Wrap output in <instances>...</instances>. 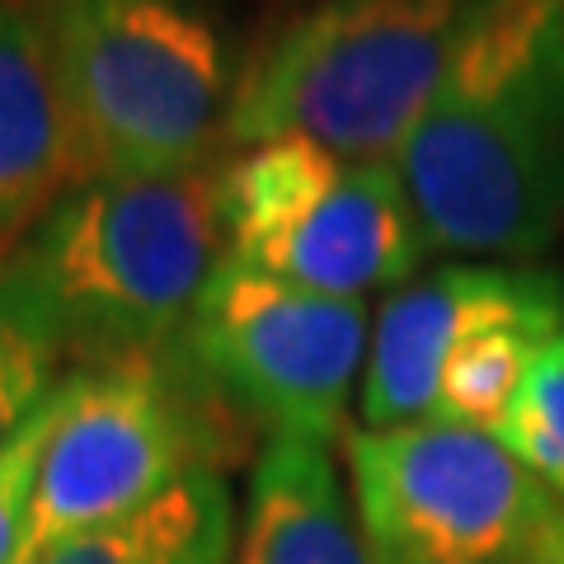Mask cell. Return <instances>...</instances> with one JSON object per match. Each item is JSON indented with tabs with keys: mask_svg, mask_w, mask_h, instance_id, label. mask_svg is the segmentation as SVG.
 <instances>
[{
	"mask_svg": "<svg viewBox=\"0 0 564 564\" xmlns=\"http://www.w3.org/2000/svg\"><path fill=\"white\" fill-rule=\"evenodd\" d=\"M395 165L429 254L551 250L564 231V0H475Z\"/></svg>",
	"mask_w": 564,
	"mask_h": 564,
	"instance_id": "cell-1",
	"label": "cell"
},
{
	"mask_svg": "<svg viewBox=\"0 0 564 564\" xmlns=\"http://www.w3.org/2000/svg\"><path fill=\"white\" fill-rule=\"evenodd\" d=\"M221 259V165H203L85 180L6 269L47 311L66 362L109 367L180 339Z\"/></svg>",
	"mask_w": 564,
	"mask_h": 564,
	"instance_id": "cell-2",
	"label": "cell"
},
{
	"mask_svg": "<svg viewBox=\"0 0 564 564\" xmlns=\"http://www.w3.org/2000/svg\"><path fill=\"white\" fill-rule=\"evenodd\" d=\"M475 0H306L236 66L221 147L306 137L395 161L437 95Z\"/></svg>",
	"mask_w": 564,
	"mask_h": 564,
	"instance_id": "cell-3",
	"label": "cell"
},
{
	"mask_svg": "<svg viewBox=\"0 0 564 564\" xmlns=\"http://www.w3.org/2000/svg\"><path fill=\"white\" fill-rule=\"evenodd\" d=\"M259 433L193 372L180 339L151 358L70 367L57 395L20 564L137 513L188 475L254 466Z\"/></svg>",
	"mask_w": 564,
	"mask_h": 564,
	"instance_id": "cell-4",
	"label": "cell"
},
{
	"mask_svg": "<svg viewBox=\"0 0 564 564\" xmlns=\"http://www.w3.org/2000/svg\"><path fill=\"white\" fill-rule=\"evenodd\" d=\"M52 39L85 180L217 165L236 66L198 0H29Z\"/></svg>",
	"mask_w": 564,
	"mask_h": 564,
	"instance_id": "cell-5",
	"label": "cell"
},
{
	"mask_svg": "<svg viewBox=\"0 0 564 564\" xmlns=\"http://www.w3.org/2000/svg\"><path fill=\"white\" fill-rule=\"evenodd\" d=\"M221 226L226 259L352 302L404 288L429 254L395 161H352L306 137L221 165Z\"/></svg>",
	"mask_w": 564,
	"mask_h": 564,
	"instance_id": "cell-6",
	"label": "cell"
},
{
	"mask_svg": "<svg viewBox=\"0 0 564 564\" xmlns=\"http://www.w3.org/2000/svg\"><path fill=\"white\" fill-rule=\"evenodd\" d=\"M372 564H545L564 499L489 433L419 419L344 433Z\"/></svg>",
	"mask_w": 564,
	"mask_h": 564,
	"instance_id": "cell-7",
	"label": "cell"
},
{
	"mask_svg": "<svg viewBox=\"0 0 564 564\" xmlns=\"http://www.w3.org/2000/svg\"><path fill=\"white\" fill-rule=\"evenodd\" d=\"M180 348L263 443L296 437L329 447L352 429L348 410L367 372L372 315L352 296L306 292L221 259Z\"/></svg>",
	"mask_w": 564,
	"mask_h": 564,
	"instance_id": "cell-8",
	"label": "cell"
},
{
	"mask_svg": "<svg viewBox=\"0 0 564 564\" xmlns=\"http://www.w3.org/2000/svg\"><path fill=\"white\" fill-rule=\"evenodd\" d=\"M508 321L564 329V278L527 263H443L381 302L358 414L362 429L433 419L443 367L470 334Z\"/></svg>",
	"mask_w": 564,
	"mask_h": 564,
	"instance_id": "cell-9",
	"label": "cell"
},
{
	"mask_svg": "<svg viewBox=\"0 0 564 564\" xmlns=\"http://www.w3.org/2000/svg\"><path fill=\"white\" fill-rule=\"evenodd\" d=\"M80 184L85 151L52 39L29 0H0V269Z\"/></svg>",
	"mask_w": 564,
	"mask_h": 564,
	"instance_id": "cell-10",
	"label": "cell"
},
{
	"mask_svg": "<svg viewBox=\"0 0 564 564\" xmlns=\"http://www.w3.org/2000/svg\"><path fill=\"white\" fill-rule=\"evenodd\" d=\"M231 564H372L348 480L329 447L296 437L259 447Z\"/></svg>",
	"mask_w": 564,
	"mask_h": 564,
	"instance_id": "cell-11",
	"label": "cell"
},
{
	"mask_svg": "<svg viewBox=\"0 0 564 564\" xmlns=\"http://www.w3.org/2000/svg\"><path fill=\"white\" fill-rule=\"evenodd\" d=\"M236 499L226 475H188L137 513L70 536L39 564H231Z\"/></svg>",
	"mask_w": 564,
	"mask_h": 564,
	"instance_id": "cell-12",
	"label": "cell"
},
{
	"mask_svg": "<svg viewBox=\"0 0 564 564\" xmlns=\"http://www.w3.org/2000/svg\"><path fill=\"white\" fill-rule=\"evenodd\" d=\"M551 334H560V329L541 325V321H508V325H489L480 334H470L443 367L433 419L456 423V429L494 433V423L503 419L508 400L518 395L532 352L551 339Z\"/></svg>",
	"mask_w": 564,
	"mask_h": 564,
	"instance_id": "cell-13",
	"label": "cell"
},
{
	"mask_svg": "<svg viewBox=\"0 0 564 564\" xmlns=\"http://www.w3.org/2000/svg\"><path fill=\"white\" fill-rule=\"evenodd\" d=\"M66 377V348L47 311L10 269H0V452L47 410Z\"/></svg>",
	"mask_w": 564,
	"mask_h": 564,
	"instance_id": "cell-14",
	"label": "cell"
},
{
	"mask_svg": "<svg viewBox=\"0 0 564 564\" xmlns=\"http://www.w3.org/2000/svg\"><path fill=\"white\" fill-rule=\"evenodd\" d=\"M489 437L564 499V329L532 352L518 395Z\"/></svg>",
	"mask_w": 564,
	"mask_h": 564,
	"instance_id": "cell-15",
	"label": "cell"
},
{
	"mask_svg": "<svg viewBox=\"0 0 564 564\" xmlns=\"http://www.w3.org/2000/svg\"><path fill=\"white\" fill-rule=\"evenodd\" d=\"M62 395V391H57ZM57 395L52 404L0 452V564H20V541H24V522H29V503H33V480H39V462L57 419Z\"/></svg>",
	"mask_w": 564,
	"mask_h": 564,
	"instance_id": "cell-16",
	"label": "cell"
},
{
	"mask_svg": "<svg viewBox=\"0 0 564 564\" xmlns=\"http://www.w3.org/2000/svg\"><path fill=\"white\" fill-rule=\"evenodd\" d=\"M545 564H564V518H560L555 536H551V551H545Z\"/></svg>",
	"mask_w": 564,
	"mask_h": 564,
	"instance_id": "cell-17",
	"label": "cell"
}]
</instances>
